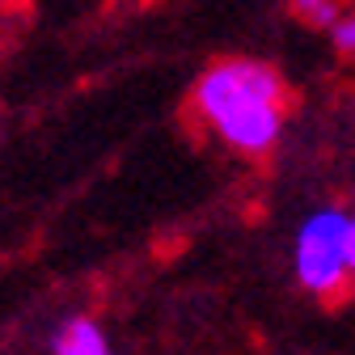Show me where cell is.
Segmentation results:
<instances>
[{"label": "cell", "instance_id": "cell-6", "mask_svg": "<svg viewBox=\"0 0 355 355\" xmlns=\"http://www.w3.org/2000/svg\"><path fill=\"white\" fill-rule=\"evenodd\" d=\"M347 254H351V271H355V216H351V229H347Z\"/></svg>", "mask_w": 355, "mask_h": 355}, {"label": "cell", "instance_id": "cell-2", "mask_svg": "<svg viewBox=\"0 0 355 355\" xmlns=\"http://www.w3.org/2000/svg\"><path fill=\"white\" fill-rule=\"evenodd\" d=\"M347 229H351V216L343 211H318L309 216L300 233H296V279L304 292L313 296H343L351 284V254H347Z\"/></svg>", "mask_w": 355, "mask_h": 355}, {"label": "cell", "instance_id": "cell-4", "mask_svg": "<svg viewBox=\"0 0 355 355\" xmlns=\"http://www.w3.org/2000/svg\"><path fill=\"white\" fill-rule=\"evenodd\" d=\"M288 13L309 30H330L334 34L355 13V0H288Z\"/></svg>", "mask_w": 355, "mask_h": 355}, {"label": "cell", "instance_id": "cell-3", "mask_svg": "<svg viewBox=\"0 0 355 355\" xmlns=\"http://www.w3.org/2000/svg\"><path fill=\"white\" fill-rule=\"evenodd\" d=\"M55 355H114L106 330L94 318H72L55 334Z\"/></svg>", "mask_w": 355, "mask_h": 355}, {"label": "cell", "instance_id": "cell-5", "mask_svg": "<svg viewBox=\"0 0 355 355\" xmlns=\"http://www.w3.org/2000/svg\"><path fill=\"white\" fill-rule=\"evenodd\" d=\"M334 51H338V60H343V64H351V68H355V13L334 30Z\"/></svg>", "mask_w": 355, "mask_h": 355}, {"label": "cell", "instance_id": "cell-1", "mask_svg": "<svg viewBox=\"0 0 355 355\" xmlns=\"http://www.w3.org/2000/svg\"><path fill=\"white\" fill-rule=\"evenodd\" d=\"M266 102H292L296 106V94L284 80V72L266 60L233 55V60H216L191 85L182 114L195 131H216L225 119H233L250 106H266Z\"/></svg>", "mask_w": 355, "mask_h": 355}]
</instances>
